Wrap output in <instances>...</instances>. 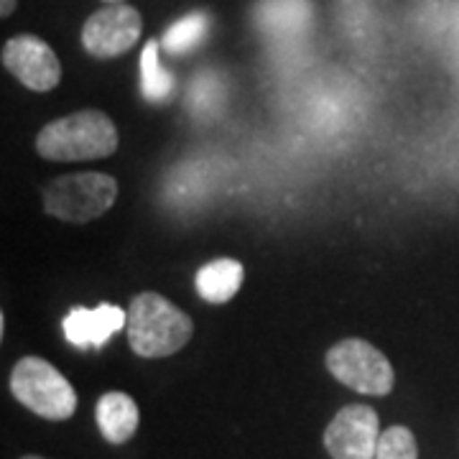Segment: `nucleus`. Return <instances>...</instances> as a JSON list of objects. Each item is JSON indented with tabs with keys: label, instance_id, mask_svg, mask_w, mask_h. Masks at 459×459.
I'll return each instance as SVG.
<instances>
[{
	"label": "nucleus",
	"instance_id": "nucleus-1",
	"mask_svg": "<svg viewBox=\"0 0 459 459\" xmlns=\"http://www.w3.org/2000/svg\"><path fill=\"white\" fill-rule=\"evenodd\" d=\"M117 148V128L102 110H80L44 126L36 151L49 161L108 159Z\"/></svg>",
	"mask_w": 459,
	"mask_h": 459
},
{
	"label": "nucleus",
	"instance_id": "nucleus-2",
	"mask_svg": "<svg viewBox=\"0 0 459 459\" xmlns=\"http://www.w3.org/2000/svg\"><path fill=\"white\" fill-rule=\"evenodd\" d=\"M195 325L161 294H138L128 309V342L138 358H169L189 342Z\"/></svg>",
	"mask_w": 459,
	"mask_h": 459
},
{
	"label": "nucleus",
	"instance_id": "nucleus-3",
	"mask_svg": "<svg viewBox=\"0 0 459 459\" xmlns=\"http://www.w3.org/2000/svg\"><path fill=\"white\" fill-rule=\"evenodd\" d=\"M11 394L18 401L49 421H65L72 419L77 411V394L72 383L66 380L51 362L44 358H21L11 373Z\"/></svg>",
	"mask_w": 459,
	"mask_h": 459
},
{
	"label": "nucleus",
	"instance_id": "nucleus-4",
	"mask_svg": "<svg viewBox=\"0 0 459 459\" xmlns=\"http://www.w3.org/2000/svg\"><path fill=\"white\" fill-rule=\"evenodd\" d=\"M117 199V181L102 171H80L54 179L44 189V207L51 217L82 225L108 212Z\"/></svg>",
	"mask_w": 459,
	"mask_h": 459
},
{
	"label": "nucleus",
	"instance_id": "nucleus-5",
	"mask_svg": "<svg viewBox=\"0 0 459 459\" xmlns=\"http://www.w3.org/2000/svg\"><path fill=\"white\" fill-rule=\"evenodd\" d=\"M327 368L340 383L362 395H388L394 391V365L377 347L358 337L334 344L327 352Z\"/></svg>",
	"mask_w": 459,
	"mask_h": 459
},
{
	"label": "nucleus",
	"instance_id": "nucleus-6",
	"mask_svg": "<svg viewBox=\"0 0 459 459\" xmlns=\"http://www.w3.org/2000/svg\"><path fill=\"white\" fill-rule=\"evenodd\" d=\"M380 419L370 406H344L325 431V446L332 459H376L380 442Z\"/></svg>",
	"mask_w": 459,
	"mask_h": 459
},
{
	"label": "nucleus",
	"instance_id": "nucleus-7",
	"mask_svg": "<svg viewBox=\"0 0 459 459\" xmlns=\"http://www.w3.org/2000/svg\"><path fill=\"white\" fill-rule=\"evenodd\" d=\"M143 21L141 13L126 3H110L98 13L87 18L82 29V44L98 59H113L133 49L141 39Z\"/></svg>",
	"mask_w": 459,
	"mask_h": 459
},
{
	"label": "nucleus",
	"instance_id": "nucleus-8",
	"mask_svg": "<svg viewBox=\"0 0 459 459\" xmlns=\"http://www.w3.org/2000/svg\"><path fill=\"white\" fill-rule=\"evenodd\" d=\"M3 66L33 92H49L62 80V65L54 49L31 33L5 41Z\"/></svg>",
	"mask_w": 459,
	"mask_h": 459
},
{
	"label": "nucleus",
	"instance_id": "nucleus-9",
	"mask_svg": "<svg viewBox=\"0 0 459 459\" xmlns=\"http://www.w3.org/2000/svg\"><path fill=\"white\" fill-rule=\"evenodd\" d=\"M62 327H65V337L74 347L92 350V347L108 344L115 332L128 327V312H123L115 304H100L95 309L74 307L65 316Z\"/></svg>",
	"mask_w": 459,
	"mask_h": 459
},
{
	"label": "nucleus",
	"instance_id": "nucleus-10",
	"mask_svg": "<svg viewBox=\"0 0 459 459\" xmlns=\"http://www.w3.org/2000/svg\"><path fill=\"white\" fill-rule=\"evenodd\" d=\"M95 419H98L100 434L108 442L123 444L128 442L133 434L138 431L141 413H138V403L133 401L131 395L113 391V394H105L98 401Z\"/></svg>",
	"mask_w": 459,
	"mask_h": 459
},
{
	"label": "nucleus",
	"instance_id": "nucleus-11",
	"mask_svg": "<svg viewBox=\"0 0 459 459\" xmlns=\"http://www.w3.org/2000/svg\"><path fill=\"white\" fill-rule=\"evenodd\" d=\"M255 21L261 31L273 36H291L304 31L312 21L309 0H261L255 8Z\"/></svg>",
	"mask_w": 459,
	"mask_h": 459
},
{
	"label": "nucleus",
	"instance_id": "nucleus-12",
	"mask_svg": "<svg viewBox=\"0 0 459 459\" xmlns=\"http://www.w3.org/2000/svg\"><path fill=\"white\" fill-rule=\"evenodd\" d=\"M243 276H246L243 263L232 261V258H220V261L207 263L204 268H199L195 283H197V291L204 301L225 304L240 291Z\"/></svg>",
	"mask_w": 459,
	"mask_h": 459
},
{
	"label": "nucleus",
	"instance_id": "nucleus-13",
	"mask_svg": "<svg viewBox=\"0 0 459 459\" xmlns=\"http://www.w3.org/2000/svg\"><path fill=\"white\" fill-rule=\"evenodd\" d=\"M141 92L148 102H164L174 92V77L159 65V44L148 41L141 54Z\"/></svg>",
	"mask_w": 459,
	"mask_h": 459
},
{
	"label": "nucleus",
	"instance_id": "nucleus-14",
	"mask_svg": "<svg viewBox=\"0 0 459 459\" xmlns=\"http://www.w3.org/2000/svg\"><path fill=\"white\" fill-rule=\"evenodd\" d=\"M210 29V16L207 13H189L174 26H169L164 33V47L169 54H186L197 47L199 41L207 36Z\"/></svg>",
	"mask_w": 459,
	"mask_h": 459
},
{
	"label": "nucleus",
	"instance_id": "nucleus-15",
	"mask_svg": "<svg viewBox=\"0 0 459 459\" xmlns=\"http://www.w3.org/2000/svg\"><path fill=\"white\" fill-rule=\"evenodd\" d=\"M376 459H419L413 431L406 427H391L380 434Z\"/></svg>",
	"mask_w": 459,
	"mask_h": 459
},
{
	"label": "nucleus",
	"instance_id": "nucleus-16",
	"mask_svg": "<svg viewBox=\"0 0 459 459\" xmlns=\"http://www.w3.org/2000/svg\"><path fill=\"white\" fill-rule=\"evenodd\" d=\"M13 11H16V0H3L0 3V16L3 18H8Z\"/></svg>",
	"mask_w": 459,
	"mask_h": 459
},
{
	"label": "nucleus",
	"instance_id": "nucleus-17",
	"mask_svg": "<svg viewBox=\"0 0 459 459\" xmlns=\"http://www.w3.org/2000/svg\"><path fill=\"white\" fill-rule=\"evenodd\" d=\"M102 3H108V5H110V3H123V0H102Z\"/></svg>",
	"mask_w": 459,
	"mask_h": 459
},
{
	"label": "nucleus",
	"instance_id": "nucleus-18",
	"mask_svg": "<svg viewBox=\"0 0 459 459\" xmlns=\"http://www.w3.org/2000/svg\"><path fill=\"white\" fill-rule=\"evenodd\" d=\"M23 459H44V457H36V455H29V457H23Z\"/></svg>",
	"mask_w": 459,
	"mask_h": 459
}]
</instances>
